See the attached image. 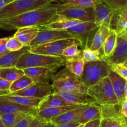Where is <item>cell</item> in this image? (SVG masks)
<instances>
[{
    "instance_id": "cell-17",
    "label": "cell",
    "mask_w": 127,
    "mask_h": 127,
    "mask_svg": "<svg viewBox=\"0 0 127 127\" xmlns=\"http://www.w3.org/2000/svg\"><path fill=\"white\" fill-rule=\"evenodd\" d=\"M107 63L124 64L127 60V40L118 36L117 46L112 55L109 57L103 56Z\"/></svg>"
},
{
    "instance_id": "cell-31",
    "label": "cell",
    "mask_w": 127,
    "mask_h": 127,
    "mask_svg": "<svg viewBox=\"0 0 127 127\" xmlns=\"http://www.w3.org/2000/svg\"><path fill=\"white\" fill-rule=\"evenodd\" d=\"M127 25V5L117 11V21L115 31L117 34L122 32Z\"/></svg>"
},
{
    "instance_id": "cell-53",
    "label": "cell",
    "mask_w": 127,
    "mask_h": 127,
    "mask_svg": "<svg viewBox=\"0 0 127 127\" xmlns=\"http://www.w3.org/2000/svg\"><path fill=\"white\" fill-rule=\"evenodd\" d=\"M124 65H125V66H126V67H127V61H125V62H124Z\"/></svg>"
},
{
    "instance_id": "cell-42",
    "label": "cell",
    "mask_w": 127,
    "mask_h": 127,
    "mask_svg": "<svg viewBox=\"0 0 127 127\" xmlns=\"http://www.w3.org/2000/svg\"><path fill=\"white\" fill-rule=\"evenodd\" d=\"M12 82L4 79V78H0V90L4 91H9L10 87L12 85Z\"/></svg>"
},
{
    "instance_id": "cell-3",
    "label": "cell",
    "mask_w": 127,
    "mask_h": 127,
    "mask_svg": "<svg viewBox=\"0 0 127 127\" xmlns=\"http://www.w3.org/2000/svg\"><path fill=\"white\" fill-rule=\"evenodd\" d=\"M52 85L54 90L60 92H74L88 94V87L81 77L76 75L65 67L55 73Z\"/></svg>"
},
{
    "instance_id": "cell-32",
    "label": "cell",
    "mask_w": 127,
    "mask_h": 127,
    "mask_svg": "<svg viewBox=\"0 0 127 127\" xmlns=\"http://www.w3.org/2000/svg\"><path fill=\"white\" fill-rule=\"evenodd\" d=\"M33 82H34L31 77L24 75L21 78L12 82L9 89L10 93L24 89L32 85Z\"/></svg>"
},
{
    "instance_id": "cell-34",
    "label": "cell",
    "mask_w": 127,
    "mask_h": 127,
    "mask_svg": "<svg viewBox=\"0 0 127 127\" xmlns=\"http://www.w3.org/2000/svg\"><path fill=\"white\" fill-rule=\"evenodd\" d=\"M82 56L85 62H93L103 60V55L98 51H94L89 48L83 50Z\"/></svg>"
},
{
    "instance_id": "cell-16",
    "label": "cell",
    "mask_w": 127,
    "mask_h": 127,
    "mask_svg": "<svg viewBox=\"0 0 127 127\" xmlns=\"http://www.w3.org/2000/svg\"><path fill=\"white\" fill-rule=\"evenodd\" d=\"M54 93L60 96L70 105H85L96 103L94 100L88 94L74 92H60L55 90Z\"/></svg>"
},
{
    "instance_id": "cell-21",
    "label": "cell",
    "mask_w": 127,
    "mask_h": 127,
    "mask_svg": "<svg viewBox=\"0 0 127 127\" xmlns=\"http://www.w3.org/2000/svg\"><path fill=\"white\" fill-rule=\"evenodd\" d=\"M82 105H66L62 107H53V108H47L39 110L38 114L36 116L42 120L47 122H50L53 118L59 116L68 111L74 108H78Z\"/></svg>"
},
{
    "instance_id": "cell-1",
    "label": "cell",
    "mask_w": 127,
    "mask_h": 127,
    "mask_svg": "<svg viewBox=\"0 0 127 127\" xmlns=\"http://www.w3.org/2000/svg\"><path fill=\"white\" fill-rule=\"evenodd\" d=\"M57 4H50L12 17L1 19L0 29L12 31L21 27L42 26L57 14Z\"/></svg>"
},
{
    "instance_id": "cell-4",
    "label": "cell",
    "mask_w": 127,
    "mask_h": 127,
    "mask_svg": "<svg viewBox=\"0 0 127 127\" xmlns=\"http://www.w3.org/2000/svg\"><path fill=\"white\" fill-rule=\"evenodd\" d=\"M88 94L100 106L119 105L109 77L102 78L96 84L89 87Z\"/></svg>"
},
{
    "instance_id": "cell-9",
    "label": "cell",
    "mask_w": 127,
    "mask_h": 127,
    "mask_svg": "<svg viewBox=\"0 0 127 127\" xmlns=\"http://www.w3.org/2000/svg\"><path fill=\"white\" fill-rule=\"evenodd\" d=\"M99 26L94 22H81L66 31L74 38L79 40L84 49L89 48Z\"/></svg>"
},
{
    "instance_id": "cell-51",
    "label": "cell",
    "mask_w": 127,
    "mask_h": 127,
    "mask_svg": "<svg viewBox=\"0 0 127 127\" xmlns=\"http://www.w3.org/2000/svg\"><path fill=\"white\" fill-rule=\"evenodd\" d=\"M125 100H127V80H126V82H125Z\"/></svg>"
},
{
    "instance_id": "cell-24",
    "label": "cell",
    "mask_w": 127,
    "mask_h": 127,
    "mask_svg": "<svg viewBox=\"0 0 127 127\" xmlns=\"http://www.w3.org/2000/svg\"><path fill=\"white\" fill-rule=\"evenodd\" d=\"M102 118V113L100 106L97 103H93L89 105L77 122L80 124L84 125L88 122L96 120H101Z\"/></svg>"
},
{
    "instance_id": "cell-23",
    "label": "cell",
    "mask_w": 127,
    "mask_h": 127,
    "mask_svg": "<svg viewBox=\"0 0 127 127\" xmlns=\"http://www.w3.org/2000/svg\"><path fill=\"white\" fill-rule=\"evenodd\" d=\"M43 98H33V97H26L21 95H6L0 97V100L8 101L14 102L25 106H29L38 108L41 102L43 101Z\"/></svg>"
},
{
    "instance_id": "cell-38",
    "label": "cell",
    "mask_w": 127,
    "mask_h": 127,
    "mask_svg": "<svg viewBox=\"0 0 127 127\" xmlns=\"http://www.w3.org/2000/svg\"><path fill=\"white\" fill-rule=\"evenodd\" d=\"M99 127H122L117 118L104 117L100 120Z\"/></svg>"
},
{
    "instance_id": "cell-54",
    "label": "cell",
    "mask_w": 127,
    "mask_h": 127,
    "mask_svg": "<svg viewBox=\"0 0 127 127\" xmlns=\"http://www.w3.org/2000/svg\"><path fill=\"white\" fill-rule=\"evenodd\" d=\"M84 125L81 124V125H80L78 126V127H84Z\"/></svg>"
},
{
    "instance_id": "cell-41",
    "label": "cell",
    "mask_w": 127,
    "mask_h": 127,
    "mask_svg": "<svg viewBox=\"0 0 127 127\" xmlns=\"http://www.w3.org/2000/svg\"><path fill=\"white\" fill-rule=\"evenodd\" d=\"M34 116L29 115L27 117H26V118L23 119L22 120H21V122H19V123H17L16 125L14 126L13 127H29V126L30 125V124L31 123V122L33 121V120L35 118Z\"/></svg>"
},
{
    "instance_id": "cell-47",
    "label": "cell",
    "mask_w": 127,
    "mask_h": 127,
    "mask_svg": "<svg viewBox=\"0 0 127 127\" xmlns=\"http://www.w3.org/2000/svg\"><path fill=\"white\" fill-rule=\"evenodd\" d=\"M115 118H117L119 120V122L121 123L122 127H127V118L122 117L121 115V113L119 115H118Z\"/></svg>"
},
{
    "instance_id": "cell-26",
    "label": "cell",
    "mask_w": 127,
    "mask_h": 127,
    "mask_svg": "<svg viewBox=\"0 0 127 127\" xmlns=\"http://www.w3.org/2000/svg\"><path fill=\"white\" fill-rule=\"evenodd\" d=\"M85 61L82 55L71 58H66L65 67L76 75L81 77L84 71Z\"/></svg>"
},
{
    "instance_id": "cell-40",
    "label": "cell",
    "mask_w": 127,
    "mask_h": 127,
    "mask_svg": "<svg viewBox=\"0 0 127 127\" xmlns=\"http://www.w3.org/2000/svg\"><path fill=\"white\" fill-rule=\"evenodd\" d=\"M9 39V37L0 38V58L9 52V50L7 49V46H6Z\"/></svg>"
},
{
    "instance_id": "cell-12",
    "label": "cell",
    "mask_w": 127,
    "mask_h": 127,
    "mask_svg": "<svg viewBox=\"0 0 127 127\" xmlns=\"http://www.w3.org/2000/svg\"><path fill=\"white\" fill-rule=\"evenodd\" d=\"M74 38L66 30H41L30 46L43 44L64 39Z\"/></svg>"
},
{
    "instance_id": "cell-49",
    "label": "cell",
    "mask_w": 127,
    "mask_h": 127,
    "mask_svg": "<svg viewBox=\"0 0 127 127\" xmlns=\"http://www.w3.org/2000/svg\"><path fill=\"white\" fill-rule=\"evenodd\" d=\"M43 127H57V125H55L54 123H52L51 122H47V124H46Z\"/></svg>"
},
{
    "instance_id": "cell-25",
    "label": "cell",
    "mask_w": 127,
    "mask_h": 127,
    "mask_svg": "<svg viewBox=\"0 0 127 127\" xmlns=\"http://www.w3.org/2000/svg\"><path fill=\"white\" fill-rule=\"evenodd\" d=\"M31 46H24L21 50L9 52L0 58V67H16L19 59L21 56L30 49Z\"/></svg>"
},
{
    "instance_id": "cell-37",
    "label": "cell",
    "mask_w": 127,
    "mask_h": 127,
    "mask_svg": "<svg viewBox=\"0 0 127 127\" xmlns=\"http://www.w3.org/2000/svg\"><path fill=\"white\" fill-rule=\"evenodd\" d=\"M6 46L9 52H14V51H19L25 46L17 39L12 36V37H9V39L7 42Z\"/></svg>"
},
{
    "instance_id": "cell-14",
    "label": "cell",
    "mask_w": 127,
    "mask_h": 127,
    "mask_svg": "<svg viewBox=\"0 0 127 127\" xmlns=\"http://www.w3.org/2000/svg\"><path fill=\"white\" fill-rule=\"evenodd\" d=\"M39 112V108L37 107L22 105L18 103L8 101L0 100V115L7 113H22L36 117Z\"/></svg>"
},
{
    "instance_id": "cell-7",
    "label": "cell",
    "mask_w": 127,
    "mask_h": 127,
    "mask_svg": "<svg viewBox=\"0 0 127 127\" xmlns=\"http://www.w3.org/2000/svg\"><path fill=\"white\" fill-rule=\"evenodd\" d=\"M73 44L81 46L79 40L76 38L64 39L43 44L31 46L29 51L32 53L39 54L54 57H63V52L67 47Z\"/></svg>"
},
{
    "instance_id": "cell-43",
    "label": "cell",
    "mask_w": 127,
    "mask_h": 127,
    "mask_svg": "<svg viewBox=\"0 0 127 127\" xmlns=\"http://www.w3.org/2000/svg\"><path fill=\"white\" fill-rule=\"evenodd\" d=\"M47 123V122L42 120L40 118L35 117L29 127H43Z\"/></svg>"
},
{
    "instance_id": "cell-35",
    "label": "cell",
    "mask_w": 127,
    "mask_h": 127,
    "mask_svg": "<svg viewBox=\"0 0 127 127\" xmlns=\"http://www.w3.org/2000/svg\"><path fill=\"white\" fill-rule=\"evenodd\" d=\"M110 70L127 80V67L124 64L107 63Z\"/></svg>"
},
{
    "instance_id": "cell-13",
    "label": "cell",
    "mask_w": 127,
    "mask_h": 127,
    "mask_svg": "<svg viewBox=\"0 0 127 127\" xmlns=\"http://www.w3.org/2000/svg\"><path fill=\"white\" fill-rule=\"evenodd\" d=\"M23 70L25 75L31 77L34 82L49 83L53 80L57 70L48 67H31Z\"/></svg>"
},
{
    "instance_id": "cell-6",
    "label": "cell",
    "mask_w": 127,
    "mask_h": 127,
    "mask_svg": "<svg viewBox=\"0 0 127 127\" xmlns=\"http://www.w3.org/2000/svg\"><path fill=\"white\" fill-rule=\"evenodd\" d=\"M110 70L108 64L104 59L101 61L86 62L84 71L81 77L83 83L89 88L108 77Z\"/></svg>"
},
{
    "instance_id": "cell-27",
    "label": "cell",
    "mask_w": 127,
    "mask_h": 127,
    "mask_svg": "<svg viewBox=\"0 0 127 127\" xmlns=\"http://www.w3.org/2000/svg\"><path fill=\"white\" fill-rule=\"evenodd\" d=\"M66 105H70L65 102L60 96L53 92L52 94L49 95L43 98V101L40 104L38 108H39V110H40L47 108H53V107Z\"/></svg>"
},
{
    "instance_id": "cell-44",
    "label": "cell",
    "mask_w": 127,
    "mask_h": 127,
    "mask_svg": "<svg viewBox=\"0 0 127 127\" xmlns=\"http://www.w3.org/2000/svg\"><path fill=\"white\" fill-rule=\"evenodd\" d=\"M120 113L122 117L127 118V100H125L122 104L120 108Z\"/></svg>"
},
{
    "instance_id": "cell-48",
    "label": "cell",
    "mask_w": 127,
    "mask_h": 127,
    "mask_svg": "<svg viewBox=\"0 0 127 127\" xmlns=\"http://www.w3.org/2000/svg\"><path fill=\"white\" fill-rule=\"evenodd\" d=\"M14 0H0V10L2 9L4 6Z\"/></svg>"
},
{
    "instance_id": "cell-22",
    "label": "cell",
    "mask_w": 127,
    "mask_h": 127,
    "mask_svg": "<svg viewBox=\"0 0 127 127\" xmlns=\"http://www.w3.org/2000/svg\"><path fill=\"white\" fill-rule=\"evenodd\" d=\"M111 31L109 26L105 25L100 26L94 35L89 49L93 51H98L103 55V46Z\"/></svg>"
},
{
    "instance_id": "cell-20",
    "label": "cell",
    "mask_w": 127,
    "mask_h": 127,
    "mask_svg": "<svg viewBox=\"0 0 127 127\" xmlns=\"http://www.w3.org/2000/svg\"><path fill=\"white\" fill-rule=\"evenodd\" d=\"M108 77L110 78V82L112 85L114 92L119 101V104L122 105V104L125 101V86L126 80L110 70V68Z\"/></svg>"
},
{
    "instance_id": "cell-15",
    "label": "cell",
    "mask_w": 127,
    "mask_h": 127,
    "mask_svg": "<svg viewBox=\"0 0 127 127\" xmlns=\"http://www.w3.org/2000/svg\"><path fill=\"white\" fill-rule=\"evenodd\" d=\"M82 21L69 19L56 14L52 19L45 24L39 26L40 30H67Z\"/></svg>"
},
{
    "instance_id": "cell-39",
    "label": "cell",
    "mask_w": 127,
    "mask_h": 127,
    "mask_svg": "<svg viewBox=\"0 0 127 127\" xmlns=\"http://www.w3.org/2000/svg\"><path fill=\"white\" fill-rule=\"evenodd\" d=\"M107 4L114 10L117 11L127 5V0H100Z\"/></svg>"
},
{
    "instance_id": "cell-5",
    "label": "cell",
    "mask_w": 127,
    "mask_h": 127,
    "mask_svg": "<svg viewBox=\"0 0 127 127\" xmlns=\"http://www.w3.org/2000/svg\"><path fill=\"white\" fill-rule=\"evenodd\" d=\"M56 1L58 0H14L0 10V19L36 9Z\"/></svg>"
},
{
    "instance_id": "cell-18",
    "label": "cell",
    "mask_w": 127,
    "mask_h": 127,
    "mask_svg": "<svg viewBox=\"0 0 127 127\" xmlns=\"http://www.w3.org/2000/svg\"><path fill=\"white\" fill-rule=\"evenodd\" d=\"M89 105H82L78 108L71 110L59 116L53 118L50 122L56 125L77 122Z\"/></svg>"
},
{
    "instance_id": "cell-50",
    "label": "cell",
    "mask_w": 127,
    "mask_h": 127,
    "mask_svg": "<svg viewBox=\"0 0 127 127\" xmlns=\"http://www.w3.org/2000/svg\"><path fill=\"white\" fill-rule=\"evenodd\" d=\"M10 93V91H4L0 90V97L2 95H9Z\"/></svg>"
},
{
    "instance_id": "cell-45",
    "label": "cell",
    "mask_w": 127,
    "mask_h": 127,
    "mask_svg": "<svg viewBox=\"0 0 127 127\" xmlns=\"http://www.w3.org/2000/svg\"><path fill=\"white\" fill-rule=\"evenodd\" d=\"M100 123V120H96L92 121L84 124L83 127H99Z\"/></svg>"
},
{
    "instance_id": "cell-8",
    "label": "cell",
    "mask_w": 127,
    "mask_h": 127,
    "mask_svg": "<svg viewBox=\"0 0 127 127\" xmlns=\"http://www.w3.org/2000/svg\"><path fill=\"white\" fill-rule=\"evenodd\" d=\"M57 14L69 19L79 20L82 22H95L94 7H83L72 5L57 4Z\"/></svg>"
},
{
    "instance_id": "cell-10",
    "label": "cell",
    "mask_w": 127,
    "mask_h": 127,
    "mask_svg": "<svg viewBox=\"0 0 127 127\" xmlns=\"http://www.w3.org/2000/svg\"><path fill=\"white\" fill-rule=\"evenodd\" d=\"M95 22L99 27L105 25L109 26L112 31H115L117 21V11L107 4L100 1L94 7Z\"/></svg>"
},
{
    "instance_id": "cell-2",
    "label": "cell",
    "mask_w": 127,
    "mask_h": 127,
    "mask_svg": "<svg viewBox=\"0 0 127 127\" xmlns=\"http://www.w3.org/2000/svg\"><path fill=\"white\" fill-rule=\"evenodd\" d=\"M65 62L66 58L64 57H54L32 53L29 50L20 57L16 67L20 69L31 67H48L57 70L59 67L65 65Z\"/></svg>"
},
{
    "instance_id": "cell-28",
    "label": "cell",
    "mask_w": 127,
    "mask_h": 127,
    "mask_svg": "<svg viewBox=\"0 0 127 127\" xmlns=\"http://www.w3.org/2000/svg\"><path fill=\"white\" fill-rule=\"evenodd\" d=\"M24 75L23 69L16 67H0V78H4L10 82H14Z\"/></svg>"
},
{
    "instance_id": "cell-46",
    "label": "cell",
    "mask_w": 127,
    "mask_h": 127,
    "mask_svg": "<svg viewBox=\"0 0 127 127\" xmlns=\"http://www.w3.org/2000/svg\"><path fill=\"white\" fill-rule=\"evenodd\" d=\"M80 123L78 122H71V123H65V124H62V125H57V127H76L80 125Z\"/></svg>"
},
{
    "instance_id": "cell-52",
    "label": "cell",
    "mask_w": 127,
    "mask_h": 127,
    "mask_svg": "<svg viewBox=\"0 0 127 127\" xmlns=\"http://www.w3.org/2000/svg\"><path fill=\"white\" fill-rule=\"evenodd\" d=\"M0 127H5L4 125V123H2V120H1V117H0Z\"/></svg>"
},
{
    "instance_id": "cell-30",
    "label": "cell",
    "mask_w": 127,
    "mask_h": 127,
    "mask_svg": "<svg viewBox=\"0 0 127 127\" xmlns=\"http://www.w3.org/2000/svg\"><path fill=\"white\" fill-rule=\"evenodd\" d=\"M29 116L26 113L19 112V113H7L0 115L2 123L5 127H13L17 123Z\"/></svg>"
},
{
    "instance_id": "cell-19",
    "label": "cell",
    "mask_w": 127,
    "mask_h": 127,
    "mask_svg": "<svg viewBox=\"0 0 127 127\" xmlns=\"http://www.w3.org/2000/svg\"><path fill=\"white\" fill-rule=\"evenodd\" d=\"M39 26H30L18 29L14 37L21 41L25 46H30L40 31Z\"/></svg>"
},
{
    "instance_id": "cell-33",
    "label": "cell",
    "mask_w": 127,
    "mask_h": 127,
    "mask_svg": "<svg viewBox=\"0 0 127 127\" xmlns=\"http://www.w3.org/2000/svg\"><path fill=\"white\" fill-rule=\"evenodd\" d=\"M62 4L83 7H95L100 0H60Z\"/></svg>"
},
{
    "instance_id": "cell-29",
    "label": "cell",
    "mask_w": 127,
    "mask_h": 127,
    "mask_svg": "<svg viewBox=\"0 0 127 127\" xmlns=\"http://www.w3.org/2000/svg\"><path fill=\"white\" fill-rule=\"evenodd\" d=\"M118 34L115 31H111L103 46V56L109 57L112 55L117 42Z\"/></svg>"
},
{
    "instance_id": "cell-11",
    "label": "cell",
    "mask_w": 127,
    "mask_h": 127,
    "mask_svg": "<svg viewBox=\"0 0 127 127\" xmlns=\"http://www.w3.org/2000/svg\"><path fill=\"white\" fill-rule=\"evenodd\" d=\"M55 91L52 84L33 82L32 85L21 90L9 93L10 95H21L33 98H43Z\"/></svg>"
},
{
    "instance_id": "cell-36",
    "label": "cell",
    "mask_w": 127,
    "mask_h": 127,
    "mask_svg": "<svg viewBox=\"0 0 127 127\" xmlns=\"http://www.w3.org/2000/svg\"><path fill=\"white\" fill-rule=\"evenodd\" d=\"M78 45L73 44L67 47L63 52V57L65 58H71V57H78V56L82 55V52L81 50L78 49Z\"/></svg>"
}]
</instances>
